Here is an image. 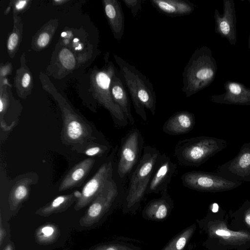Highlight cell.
Returning <instances> with one entry per match:
<instances>
[{"label": "cell", "mask_w": 250, "mask_h": 250, "mask_svg": "<svg viewBox=\"0 0 250 250\" xmlns=\"http://www.w3.org/2000/svg\"><path fill=\"white\" fill-rule=\"evenodd\" d=\"M143 136L136 128L122 138L117 173L121 179L125 178L134 169L139 162L144 149Z\"/></svg>", "instance_id": "cell-5"}, {"label": "cell", "mask_w": 250, "mask_h": 250, "mask_svg": "<svg viewBox=\"0 0 250 250\" xmlns=\"http://www.w3.org/2000/svg\"><path fill=\"white\" fill-rule=\"evenodd\" d=\"M248 1L250 3V0H248Z\"/></svg>", "instance_id": "cell-35"}, {"label": "cell", "mask_w": 250, "mask_h": 250, "mask_svg": "<svg viewBox=\"0 0 250 250\" xmlns=\"http://www.w3.org/2000/svg\"><path fill=\"white\" fill-rule=\"evenodd\" d=\"M60 59L62 64L67 69L75 66V61L72 53L67 49H63L60 53Z\"/></svg>", "instance_id": "cell-20"}, {"label": "cell", "mask_w": 250, "mask_h": 250, "mask_svg": "<svg viewBox=\"0 0 250 250\" xmlns=\"http://www.w3.org/2000/svg\"><path fill=\"white\" fill-rule=\"evenodd\" d=\"M245 220L248 224L250 225V213L246 216Z\"/></svg>", "instance_id": "cell-32"}, {"label": "cell", "mask_w": 250, "mask_h": 250, "mask_svg": "<svg viewBox=\"0 0 250 250\" xmlns=\"http://www.w3.org/2000/svg\"><path fill=\"white\" fill-rule=\"evenodd\" d=\"M49 35L47 33H43L40 35L37 40L38 45L40 47H44L49 41Z\"/></svg>", "instance_id": "cell-25"}, {"label": "cell", "mask_w": 250, "mask_h": 250, "mask_svg": "<svg viewBox=\"0 0 250 250\" xmlns=\"http://www.w3.org/2000/svg\"><path fill=\"white\" fill-rule=\"evenodd\" d=\"M113 164L112 161L104 163L95 174L85 184L78 198L87 201L94 197L102 190L106 182L112 178Z\"/></svg>", "instance_id": "cell-12"}, {"label": "cell", "mask_w": 250, "mask_h": 250, "mask_svg": "<svg viewBox=\"0 0 250 250\" xmlns=\"http://www.w3.org/2000/svg\"><path fill=\"white\" fill-rule=\"evenodd\" d=\"M68 198V196H59L55 199L51 204L53 208H56L62 204Z\"/></svg>", "instance_id": "cell-26"}, {"label": "cell", "mask_w": 250, "mask_h": 250, "mask_svg": "<svg viewBox=\"0 0 250 250\" xmlns=\"http://www.w3.org/2000/svg\"><path fill=\"white\" fill-rule=\"evenodd\" d=\"M195 124L194 115L188 111L177 112L164 123L162 130L170 135H179L189 132Z\"/></svg>", "instance_id": "cell-14"}, {"label": "cell", "mask_w": 250, "mask_h": 250, "mask_svg": "<svg viewBox=\"0 0 250 250\" xmlns=\"http://www.w3.org/2000/svg\"><path fill=\"white\" fill-rule=\"evenodd\" d=\"M141 0H123L125 5L130 9L133 17H135L141 9Z\"/></svg>", "instance_id": "cell-23"}, {"label": "cell", "mask_w": 250, "mask_h": 250, "mask_svg": "<svg viewBox=\"0 0 250 250\" xmlns=\"http://www.w3.org/2000/svg\"><path fill=\"white\" fill-rule=\"evenodd\" d=\"M183 185L188 188L208 192L221 191L239 187L241 182L225 178L218 173L192 171L181 176Z\"/></svg>", "instance_id": "cell-6"}, {"label": "cell", "mask_w": 250, "mask_h": 250, "mask_svg": "<svg viewBox=\"0 0 250 250\" xmlns=\"http://www.w3.org/2000/svg\"><path fill=\"white\" fill-rule=\"evenodd\" d=\"M116 69L114 65L110 63L107 71L97 73L95 80L101 91V103L109 111L115 124L118 126L125 127L128 124V120L120 107L113 100L110 92L111 78Z\"/></svg>", "instance_id": "cell-7"}, {"label": "cell", "mask_w": 250, "mask_h": 250, "mask_svg": "<svg viewBox=\"0 0 250 250\" xmlns=\"http://www.w3.org/2000/svg\"><path fill=\"white\" fill-rule=\"evenodd\" d=\"M176 168V164L173 163L167 155L161 154L146 193H158L166 191Z\"/></svg>", "instance_id": "cell-10"}, {"label": "cell", "mask_w": 250, "mask_h": 250, "mask_svg": "<svg viewBox=\"0 0 250 250\" xmlns=\"http://www.w3.org/2000/svg\"><path fill=\"white\" fill-rule=\"evenodd\" d=\"M166 192L165 198L151 202L147 207L146 211L153 214L158 219L164 218L167 214L168 202L166 200Z\"/></svg>", "instance_id": "cell-19"}, {"label": "cell", "mask_w": 250, "mask_h": 250, "mask_svg": "<svg viewBox=\"0 0 250 250\" xmlns=\"http://www.w3.org/2000/svg\"><path fill=\"white\" fill-rule=\"evenodd\" d=\"M110 92L114 102L120 107L129 123L134 125L135 120L131 113L128 91L120 72L117 69L111 78Z\"/></svg>", "instance_id": "cell-13"}, {"label": "cell", "mask_w": 250, "mask_h": 250, "mask_svg": "<svg viewBox=\"0 0 250 250\" xmlns=\"http://www.w3.org/2000/svg\"><path fill=\"white\" fill-rule=\"evenodd\" d=\"M152 4L162 13L171 17L191 14L195 5L188 0H150Z\"/></svg>", "instance_id": "cell-17"}, {"label": "cell", "mask_w": 250, "mask_h": 250, "mask_svg": "<svg viewBox=\"0 0 250 250\" xmlns=\"http://www.w3.org/2000/svg\"><path fill=\"white\" fill-rule=\"evenodd\" d=\"M106 250H116L112 247H109V248H107Z\"/></svg>", "instance_id": "cell-34"}, {"label": "cell", "mask_w": 250, "mask_h": 250, "mask_svg": "<svg viewBox=\"0 0 250 250\" xmlns=\"http://www.w3.org/2000/svg\"><path fill=\"white\" fill-rule=\"evenodd\" d=\"M223 139L198 136L179 141L174 155L180 165L199 167L227 146Z\"/></svg>", "instance_id": "cell-3"}, {"label": "cell", "mask_w": 250, "mask_h": 250, "mask_svg": "<svg viewBox=\"0 0 250 250\" xmlns=\"http://www.w3.org/2000/svg\"><path fill=\"white\" fill-rule=\"evenodd\" d=\"M217 65L212 51L206 46L197 48L182 73V91L189 97L208 86L215 80Z\"/></svg>", "instance_id": "cell-2"}, {"label": "cell", "mask_w": 250, "mask_h": 250, "mask_svg": "<svg viewBox=\"0 0 250 250\" xmlns=\"http://www.w3.org/2000/svg\"><path fill=\"white\" fill-rule=\"evenodd\" d=\"M104 11L115 38L120 41L125 30V16L120 1H104Z\"/></svg>", "instance_id": "cell-16"}, {"label": "cell", "mask_w": 250, "mask_h": 250, "mask_svg": "<svg viewBox=\"0 0 250 250\" xmlns=\"http://www.w3.org/2000/svg\"><path fill=\"white\" fill-rule=\"evenodd\" d=\"M42 232L47 236L51 235L53 232V229L50 227H45L42 229Z\"/></svg>", "instance_id": "cell-28"}, {"label": "cell", "mask_w": 250, "mask_h": 250, "mask_svg": "<svg viewBox=\"0 0 250 250\" xmlns=\"http://www.w3.org/2000/svg\"><path fill=\"white\" fill-rule=\"evenodd\" d=\"M223 13L221 14L215 10V32L222 38L226 39L231 45H235L237 41L236 17L235 3L233 0H223Z\"/></svg>", "instance_id": "cell-9"}, {"label": "cell", "mask_w": 250, "mask_h": 250, "mask_svg": "<svg viewBox=\"0 0 250 250\" xmlns=\"http://www.w3.org/2000/svg\"><path fill=\"white\" fill-rule=\"evenodd\" d=\"M225 92L210 97L211 102L227 104L250 105V88L239 82L227 81L224 84Z\"/></svg>", "instance_id": "cell-11"}, {"label": "cell", "mask_w": 250, "mask_h": 250, "mask_svg": "<svg viewBox=\"0 0 250 250\" xmlns=\"http://www.w3.org/2000/svg\"><path fill=\"white\" fill-rule=\"evenodd\" d=\"M188 232H185L174 242L172 243L166 250H181L185 247L188 238Z\"/></svg>", "instance_id": "cell-22"}, {"label": "cell", "mask_w": 250, "mask_h": 250, "mask_svg": "<svg viewBox=\"0 0 250 250\" xmlns=\"http://www.w3.org/2000/svg\"><path fill=\"white\" fill-rule=\"evenodd\" d=\"M248 46H249V49H250V34L249 40H248Z\"/></svg>", "instance_id": "cell-33"}, {"label": "cell", "mask_w": 250, "mask_h": 250, "mask_svg": "<svg viewBox=\"0 0 250 250\" xmlns=\"http://www.w3.org/2000/svg\"><path fill=\"white\" fill-rule=\"evenodd\" d=\"M108 150V146L100 144H93L84 151V154L89 156H102Z\"/></svg>", "instance_id": "cell-21"}, {"label": "cell", "mask_w": 250, "mask_h": 250, "mask_svg": "<svg viewBox=\"0 0 250 250\" xmlns=\"http://www.w3.org/2000/svg\"><path fill=\"white\" fill-rule=\"evenodd\" d=\"M216 234L220 236H228L230 235V233L228 231L221 229L217 230Z\"/></svg>", "instance_id": "cell-30"}, {"label": "cell", "mask_w": 250, "mask_h": 250, "mask_svg": "<svg viewBox=\"0 0 250 250\" xmlns=\"http://www.w3.org/2000/svg\"><path fill=\"white\" fill-rule=\"evenodd\" d=\"M160 155L156 148L144 146L141 159L130 178L126 197L128 207L138 203L146 193Z\"/></svg>", "instance_id": "cell-4"}, {"label": "cell", "mask_w": 250, "mask_h": 250, "mask_svg": "<svg viewBox=\"0 0 250 250\" xmlns=\"http://www.w3.org/2000/svg\"><path fill=\"white\" fill-rule=\"evenodd\" d=\"M19 40L18 36L17 34L12 33L9 37L7 42V48L9 50L12 51L16 47Z\"/></svg>", "instance_id": "cell-24"}, {"label": "cell", "mask_w": 250, "mask_h": 250, "mask_svg": "<svg viewBox=\"0 0 250 250\" xmlns=\"http://www.w3.org/2000/svg\"><path fill=\"white\" fill-rule=\"evenodd\" d=\"M94 158H87L76 164L67 173L60 184V191L79 186L84 181L95 164Z\"/></svg>", "instance_id": "cell-15"}, {"label": "cell", "mask_w": 250, "mask_h": 250, "mask_svg": "<svg viewBox=\"0 0 250 250\" xmlns=\"http://www.w3.org/2000/svg\"><path fill=\"white\" fill-rule=\"evenodd\" d=\"M33 180L30 178H22L15 183L11 190V196L16 201L23 200L28 194Z\"/></svg>", "instance_id": "cell-18"}, {"label": "cell", "mask_w": 250, "mask_h": 250, "mask_svg": "<svg viewBox=\"0 0 250 250\" xmlns=\"http://www.w3.org/2000/svg\"><path fill=\"white\" fill-rule=\"evenodd\" d=\"M218 174L238 181H250V143H245L238 154L232 160L220 166Z\"/></svg>", "instance_id": "cell-8"}, {"label": "cell", "mask_w": 250, "mask_h": 250, "mask_svg": "<svg viewBox=\"0 0 250 250\" xmlns=\"http://www.w3.org/2000/svg\"><path fill=\"white\" fill-rule=\"evenodd\" d=\"M31 80V77L28 73H25L22 77L21 84L23 87H26L28 86Z\"/></svg>", "instance_id": "cell-27"}, {"label": "cell", "mask_w": 250, "mask_h": 250, "mask_svg": "<svg viewBox=\"0 0 250 250\" xmlns=\"http://www.w3.org/2000/svg\"><path fill=\"white\" fill-rule=\"evenodd\" d=\"M218 210V206L217 204L214 203L213 205V208H212V211L214 212H216Z\"/></svg>", "instance_id": "cell-31"}, {"label": "cell", "mask_w": 250, "mask_h": 250, "mask_svg": "<svg viewBox=\"0 0 250 250\" xmlns=\"http://www.w3.org/2000/svg\"><path fill=\"white\" fill-rule=\"evenodd\" d=\"M114 57L135 112L143 120L146 121L145 108L149 110L152 115L155 114L156 97L153 85L135 66L120 57L117 55Z\"/></svg>", "instance_id": "cell-1"}, {"label": "cell", "mask_w": 250, "mask_h": 250, "mask_svg": "<svg viewBox=\"0 0 250 250\" xmlns=\"http://www.w3.org/2000/svg\"><path fill=\"white\" fill-rule=\"evenodd\" d=\"M27 2V0H20L16 4V8L17 10H21L25 6Z\"/></svg>", "instance_id": "cell-29"}]
</instances>
